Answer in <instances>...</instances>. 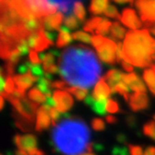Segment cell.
Instances as JSON below:
<instances>
[{"mask_svg":"<svg viewBox=\"0 0 155 155\" xmlns=\"http://www.w3.org/2000/svg\"><path fill=\"white\" fill-rule=\"evenodd\" d=\"M125 123L130 128H135L137 126V118L134 115L129 114L125 119Z\"/></svg>","mask_w":155,"mask_h":155,"instance_id":"obj_49","label":"cell"},{"mask_svg":"<svg viewBox=\"0 0 155 155\" xmlns=\"http://www.w3.org/2000/svg\"><path fill=\"white\" fill-rule=\"evenodd\" d=\"M82 155H95L94 153H90V152H87V153H84Z\"/></svg>","mask_w":155,"mask_h":155,"instance_id":"obj_59","label":"cell"},{"mask_svg":"<svg viewBox=\"0 0 155 155\" xmlns=\"http://www.w3.org/2000/svg\"><path fill=\"white\" fill-rule=\"evenodd\" d=\"M112 155H129V150L124 146H114L112 148Z\"/></svg>","mask_w":155,"mask_h":155,"instance_id":"obj_41","label":"cell"},{"mask_svg":"<svg viewBox=\"0 0 155 155\" xmlns=\"http://www.w3.org/2000/svg\"><path fill=\"white\" fill-rule=\"evenodd\" d=\"M45 30H42L38 32V38H37V42H36V47L35 50L36 51H42L45 49L49 48L50 46L53 45V42L51 41L45 35Z\"/></svg>","mask_w":155,"mask_h":155,"instance_id":"obj_21","label":"cell"},{"mask_svg":"<svg viewBox=\"0 0 155 155\" xmlns=\"http://www.w3.org/2000/svg\"><path fill=\"white\" fill-rule=\"evenodd\" d=\"M92 127L95 131H103L106 129V124L104 120L100 118H94L92 120Z\"/></svg>","mask_w":155,"mask_h":155,"instance_id":"obj_39","label":"cell"},{"mask_svg":"<svg viewBox=\"0 0 155 155\" xmlns=\"http://www.w3.org/2000/svg\"><path fill=\"white\" fill-rule=\"evenodd\" d=\"M30 71L35 77L38 78V79L39 78H42L44 75H45V73H44L42 70V68L39 64H33L32 63H31V66H30Z\"/></svg>","mask_w":155,"mask_h":155,"instance_id":"obj_40","label":"cell"},{"mask_svg":"<svg viewBox=\"0 0 155 155\" xmlns=\"http://www.w3.org/2000/svg\"><path fill=\"white\" fill-rule=\"evenodd\" d=\"M81 23L78 21V20L75 18V16H66L64 18V26H66L68 29H71V30H75L76 28L79 27Z\"/></svg>","mask_w":155,"mask_h":155,"instance_id":"obj_37","label":"cell"},{"mask_svg":"<svg viewBox=\"0 0 155 155\" xmlns=\"http://www.w3.org/2000/svg\"><path fill=\"white\" fill-rule=\"evenodd\" d=\"M27 95H28L29 99L33 100L36 104L41 103V104L44 105V104L46 103V100H47L46 96L44 95V94L38 89V88H33V89L29 90Z\"/></svg>","mask_w":155,"mask_h":155,"instance_id":"obj_25","label":"cell"},{"mask_svg":"<svg viewBox=\"0 0 155 155\" xmlns=\"http://www.w3.org/2000/svg\"><path fill=\"white\" fill-rule=\"evenodd\" d=\"M29 58H30V61H31V63L33 64H39L40 62H41L39 57H38V53L34 50H30V51H29Z\"/></svg>","mask_w":155,"mask_h":155,"instance_id":"obj_47","label":"cell"},{"mask_svg":"<svg viewBox=\"0 0 155 155\" xmlns=\"http://www.w3.org/2000/svg\"><path fill=\"white\" fill-rule=\"evenodd\" d=\"M129 106L134 112L145 110L150 106L149 97L146 93H134L130 95Z\"/></svg>","mask_w":155,"mask_h":155,"instance_id":"obj_8","label":"cell"},{"mask_svg":"<svg viewBox=\"0 0 155 155\" xmlns=\"http://www.w3.org/2000/svg\"><path fill=\"white\" fill-rule=\"evenodd\" d=\"M52 6H54L56 8L59 12H61L62 14H65V15H71L72 10L75 7V3L74 1H49Z\"/></svg>","mask_w":155,"mask_h":155,"instance_id":"obj_20","label":"cell"},{"mask_svg":"<svg viewBox=\"0 0 155 155\" xmlns=\"http://www.w3.org/2000/svg\"><path fill=\"white\" fill-rule=\"evenodd\" d=\"M123 77H124V73H121L119 69L112 68L106 73L104 80L110 87V90H111L123 81Z\"/></svg>","mask_w":155,"mask_h":155,"instance_id":"obj_17","label":"cell"},{"mask_svg":"<svg viewBox=\"0 0 155 155\" xmlns=\"http://www.w3.org/2000/svg\"><path fill=\"white\" fill-rule=\"evenodd\" d=\"M111 93L112 94H120V95H123L124 98L125 99V101H127L130 98L129 88L124 81H120L117 86H115L113 88V89H111Z\"/></svg>","mask_w":155,"mask_h":155,"instance_id":"obj_29","label":"cell"},{"mask_svg":"<svg viewBox=\"0 0 155 155\" xmlns=\"http://www.w3.org/2000/svg\"><path fill=\"white\" fill-rule=\"evenodd\" d=\"M12 116L14 118V121H15V126L18 127L19 129H21L24 132H29L33 129V124L34 121H31L29 120H27L26 118L21 116L17 111L13 109L12 111Z\"/></svg>","mask_w":155,"mask_h":155,"instance_id":"obj_18","label":"cell"},{"mask_svg":"<svg viewBox=\"0 0 155 155\" xmlns=\"http://www.w3.org/2000/svg\"><path fill=\"white\" fill-rule=\"evenodd\" d=\"M120 64H121V66H123V68L125 70V71H127V72H132L133 70H134V68H133V66L131 65V64H129L126 61H124V60H123L120 62Z\"/></svg>","mask_w":155,"mask_h":155,"instance_id":"obj_50","label":"cell"},{"mask_svg":"<svg viewBox=\"0 0 155 155\" xmlns=\"http://www.w3.org/2000/svg\"><path fill=\"white\" fill-rule=\"evenodd\" d=\"M106 120L107 121L108 124H115L117 121H118L117 118L114 117V116H112V115H107V116H106Z\"/></svg>","mask_w":155,"mask_h":155,"instance_id":"obj_51","label":"cell"},{"mask_svg":"<svg viewBox=\"0 0 155 155\" xmlns=\"http://www.w3.org/2000/svg\"><path fill=\"white\" fill-rule=\"evenodd\" d=\"M26 4L31 12L38 19L54 14L57 10V8L52 6L49 1H43V0H28L26 1Z\"/></svg>","mask_w":155,"mask_h":155,"instance_id":"obj_5","label":"cell"},{"mask_svg":"<svg viewBox=\"0 0 155 155\" xmlns=\"http://www.w3.org/2000/svg\"><path fill=\"white\" fill-rule=\"evenodd\" d=\"M93 150L94 151H101L102 150H104V146L101 145L99 143H94L93 144Z\"/></svg>","mask_w":155,"mask_h":155,"instance_id":"obj_55","label":"cell"},{"mask_svg":"<svg viewBox=\"0 0 155 155\" xmlns=\"http://www.w3.org/2000/svg\"><path fill=\"white\" fill-rule=\"evenodd\" d=\"M123 52L124 60L137 68L151 66L155 58V39L146 28L129 31L125 36Z\"/></svg>","mask_w":155,"mask_h":155,"instance_id":"obj_3","label":"cell"},{"mask_svg":"<svg viewBox=\"0 0 155 155\" xmlns=\"http://www.w3.org/2000/svg\"><path fill=\"white\" fill-rule=\"evenodd\" d=\"M111 90L109 89V86L105 81L104 78H101L96 83L91 95L95 101H106L107 100V98L109 96Z\"/></svg>","mask_w":155,"mask_h":155,"instance_id":"obj_12","label":"cell"},{"mask_svg":"<svg viewBox=\"0 0 155 155\" xmlns=\"http://www.w3.org/2000/svg\"><path fill=\"white\" fill-rule=\"evenodd\" d=\"M51 88L52 89H57L58 90H62V89H66V82L63 81H54L51 82Z\"/></svg>","mask_w":155,"mask_h":155,"instance_id":"obj_48","label":"cell"},{"mask_svg":"<svg viewBox=\"0 0 155 155\" xmlns=\"http://www.w3.org/2000/svg\"><path fill=\"white\" fill-rule=\"evenodd\" d=\"M107 38H104L102 36H98V35H95L93 37V39H92V44H93V46L96 49L98 48L99 46H101L102 44L105 42Z\"/></svg>","mask_w":155,"mask_h":155,"instance_id":"obj_45","label":"cell"},{"mask_svg":"<svg viewBox=\"0 0 155 155\" xmlns=\"http://www.w3.org/2000/svg\"><path fill=\"white\" fill-rule=\"evenodd\" d=\"M30 66H31V63H29L28 61H25V63L19 65V68H17V72L21 75H25V74L29 73Z\"/></svg>","mask_w":155,"mask_h":155,"instance_id":"obj_42","label":"cell"},{"mask_svg":"<svg viewBox=\"0 0 155 155\" xmlns=\"http://www.w3.org/2000/svg\"><path fill=\"white\" fill-rule=\"evenodd\" d=\"M105 15L109 17V18H113V19H117V20H120L121 19V15H120V13L118 12V9L115 6L113 5H107V8L105 9Z\"/></svg>","mask_w":155,"mask_h":155,"instance_id":"obj_35","label":"cell"},{"mask_svg":"<svg viewBox=\"0 0 155 155\" xmlns=\"http://www.w3.org/2000/svg\"><path fill=\"white\" fill-rule=\"evenodd\" d=\"M138 78V76L135 73H130V74H124L123 77V81L126 84V85H130L134 82Z\"/></svg>","mask_w":155,"mask_h":155,"instance_id":"obj_43","label":"cell"},{"mask_svg":"<svg viewBox=\"0 0 155 155\" xmlns=\"http://www.w3.org/2000/svg\"><path fill=\"white\" fill-rule=\"evenodd\" d=\"M55 58H56V56L52 53L51 51H50L47 53H43V52L39 53V59L43 63V68H47L51 65H53L55 62Z\"/></svg>","mask_w":155,"mask_h":155,"instance_id":"obj_27","label":"cell"},{"mask_svg":"<svg viewBox=\"0 0 155 155\" xmlns=\"http://www.w3.org/2000/svg\"><path fill=\"white\" fill-rule=\"evenodd\" d=\"M144 135L155 141V120H150L143 126Z\"/></svg>","mask_w":155,"mask_h":155,"instance_id":"obj_31","label":"cell"},{"mask_svg":"<svg viewBox=\"0 0 155 155\" xmlns=\"http://www.w3.org/2000/svg\"><path fill=\"white\" fill-rule=\"evenodd\" d=\"M53 99L56 103V109L62 114L68 113V111L74 105L72 96L66 91H54Z\"/></svg>","mask_w":155,"mask_h":155,"instance_id":"obj_7","label":"cell"},{"mask_svg":"<svg viewBox=\"0 0 155 155\" xmlns=\"http://www.w3.org/2000/svg\"><path fill=\"white\" fill-rule=\"evenodd\" d=\"M144 155H155V147L153 146H150L146 149L145 152H144Z\"/></svg>","mask_w":155,"mask_h":155,"instance_id":"obj_54","label":"cell"},{"mask_svg":"<svg viewBox=\"0 0 155 155\" xmlns=\"http://www.w3.org/2000/svg\"><path fill=\"white\" fill-rule=\"evenodd\" d=\"M120 21L125 26L132 29V31H136L137 29L142 26V21L137 16L135 9L130 8H124L123 12H121Z\"/></svg>","mask_w":155,"mask_h":155,"instance_id":"obj_9","label":"cell"},{"mask_svg":"<svg viewBox=\"0 0 155 155\" xmlns=\"http://www.w3.org/2000/svg\"><path fill=\"white\" fill-rule=\"evenodd\" d=\"M65 91L68 93H71L72 94H74L76 96V98L78 100H85L86 97L88 96V90L87 89H83V88H79V87H68L65 89Z\"/></svg>","mask_w":155,"mask_h":155,"instance_id":"obj_26","label":"cell"},{"mask_svg":"<svg viewBox=\"0 0 155 155\" xmlns=\"http://www.w3.org/2000/svg\"><path fill=\"white\" fill-rule=\"evenodd\" d=\"M107 0H94L91 2L89 12L93 13L94 15H98L105 12V9L107 8L108 5Z\"/></svg>","mask_w":155,"mask_h":155,"instance_id":"obj_22","label":"cell"},{"mask_svg":"<svg viewBox=\"0 0 155 155\" xmlns=\"http://www.w3.org/2000/svg\"><path fill=\"white\" fill-rule=\"evenodd\" d=\"M112 26V24L110 23V21L107 19H104L102 23L99 25V26L97 27V29L95 30L96 34L98 36H101V35H107L108 32L110 30Z\"/></svg>","mask_w":155,"mask_h":155,"instance_id":"obj_33","label":"cell"},{"mask_svg":"<svg viewBox=\"0 0 155 155\" xmlns=\"http://www.w3.org/2000/svg\"><path fill=\"white\" fill-rule=\"evenodd\" d=\"M13 80L15 81V84L18 89L25 92V90L29 89V88L34 84V82L38 81V79L35 77L32 73H27L25 75H14Z\"/></svg>","mask_w":155,"mask_h":155,"instance_id":"obj_13","label":"cell"},{"mask_svg":"<svg viewBox=\"0 0 155 155\" xmlns=\"http://www.w3.org/2000/svg\"><path fill=\"white\" fill-rule=\"evenodd\" d=\"M143 79L150 88V91L155 94V73L152 69H145L143 72Z\"/></svg>","mask_w":155,"mask_h":155,"instance_id":"obj_24","label":"cell"},{"mask_svg":"<svg viewBox=\"0 0 155 155\" xmlns=\"http://www.w3.org/2000/svg\"><path fill=\"white\" fill-rule=\"evenodd\" d=\"M72 41H73V38H72V35H70V30L64 25L61 26L60 34L56 41V46L58 48H62L72 43Z\"/></svg>","mask_w":155,"mask_h":155,"instance_id":"obj_19","label":"cell"},{"mask_svg":"<svg viewBox=\"0 0 155 155\" xmlns=\"http://www.w3.org/2000/svg\"><path fill=\"white\" fill-rule=\"evenodd\" d=\"M14 155H29L28 152L26 150H17L14 153Z\"/></svg>","mask_w":155,"mask_h":155,"instance_id":"obj_57","label":"cell"},{"mask_svg":"<svg viewBox=\"0 0 155 155\" xmlns=\"http://www.w3.org/2000/svg\"><path fill=\"white\" fill-rule=\"evenodd\" d=\"M107 101V100H106V101H95L94 99L92 97L91 94L88 95L84 100L85 104L87 106H89L94 113L100 115V116H105L107 113L106 112L107 111V109H106Z\"/></svg>","mask_w":155,"mask_h":155,"instance_id":"obj_15","label":"cell"},{"mask_svg":"<svg viewBox=\"0 0 155 155\" xmlns=\"http://www.w3.org/2000/svg\"><path fill=\"white\" fill-rule=\"evenodd\" d=\"M102 21L103 19L101 17H93L92 19H90L85 23V25H83V30L90 33H94V31L97 29V27Z\"/></svg>","mask_w":155,"mask_h":155,"instance_id":"obj_28","label":"cell"},{"mask_svg":"<svg viewBox=\"0 0 155 155\" xmlns=\"http://www.w3.org/2000/svg\"><path fill=\"white\" fill-rule=\"evenodd\" d=\"M144 24L155 23V0H139L135 2Z\"/></svg>","mask_w":155,"mask_h":155,"instance_id":"obj_6","label":"cell"},{"mask_svg":"<svg viewBox=\"0 0 155 155\" xmlns=\"http://www.w3.org/2000/svg\"><path fill=\"white\" fill-rule=\"evenodd\" d=\"M117 48L118 44L111 38H106L101 46L96 48L98 57L103 63L114 64L117 62Z\"/></svg>","mask_w":155,"mask_h":155,"instance_id":"obj_4","label":"cell"},{"mask_svg":"<svg viewBox=\"0 0 155 155\" xmlns=\"http://www.w3.org/2000/svg\"><path fill=\"white\" fill-rule=\"evenodd\" d=\"M153 120H155V114H154V115H153Z\"/></svg>","mask_w":155,"mask_h":155,"instance_id":"obj_60","label":"cell"},{"mask_svg":"<svg viewBox=\"0 0 155 155\" xmlns=\"http://www.w3.org/2000/svg\"><path fill=\"white\" fill-rule=\"evenodd\" d=\"M21 56V55L20 51H19L17 50V48H16L15 50L12 51V54H10V56H9V58H8V62H10V63H12V64H16L20 61Z\"/></svg>","mask_w":155,"mask_h":155,"instance_id":"obj_46","label":"cell"},{"mask_svg":"<svg viewBox=\"0 0 155 155\" xmlns=\"http://www.w3.org/2000/svg\"><path fill=\"white\" fill-rule=\"evenodd\" d=\"M126 30L120 25L119 21H114L112 24V26L110 28V38L111 39H115V40H120L123 39L125 36Z\"/></svg>","mask_w":155,"mask_h":155,"instance_id":"obj_23","label":"cell"},{"mask_svg":"<svg viewBox=\"0 0 155 155\" xmlns=\"http://www.w3.org/2000/svg\"><path fill=\"white\" fill-rule=\"evenodd\" d=\"M10 5H12L18 12V14L25 20H29L36 18L31 12V10L29 9L26 1H19V0H15V1H9Z\"/></svg>","mask_w":155,"mask_h":155,"instance_id":"obj_16","label":"cell"},{"mask_svg":"<svg viewBox=\"0 0 155 155\" xmlns=\"http://www.w3.org/2000/svg\"><path fill=\"white\" fill-rule=\"evenodd\" d=\"M117 141L120 143H126L127 142V137L124 134H118L117 136Z\"/></svg>","mask_w":155,"mask_h":155,"instance_id":"obj_52","label":"cell"},{"mask_svg":"<svg viewBox=\"0 0 155 155\" xmlns=\"http://www.w3.org/2000/svg\"><path fill=\"white\" fill-rule=\"evenodd\" d=\"M14 80L12 76H8L7 77V80H6V84H5V90L3 93H6L7 94H12L13 93V91L16 89L15 86H14Z\"/></svg>","mask_w":155,"mask_h":155,"instance_id":"obj_38","label":"cell"},{"mask_svg":"<svg viewBox=\"0 0 155 155\" xmlns=\"http://www.w3.org/2000/svg\"><path fill=\"white\" fill-rule=\"evenodd\" d=\"M0 99H1V103H0V108H1V109H3V107H4V97L1 95V96H0Z\"/></svg>","mask_w":155,"mask_h":155,"instance_id":"obj_58","label":"cell"},{"mask_svg":"<svg viewBox=\"0 0 155 155\" xmlns=\"http://www.w3.org/2000/svg\"><path fill=\"white\" fill-rule=\"evenodd\" d=\"M64 19V15L61 12H57V13H54L51 15H49L47 17H44L42 18L43 21V25L44 28H45L47 31H57L60 30V25L63 21Z\"/></svg>","mask_w":155,"mask_h":155,"instance_id":"obj_14","label":"cell"},{"mask_svg":"<svg viewBox=\"0 0 155 155\" xmlns=\"http://www.w3.org/2000/svg\"><path fill=\"white\" fill-rule=\"evenodd\" d=\"M114 2L116 4H119V5H123V4H131V5H133V4H134V2H133V1H128V0H127V1H126V0H125V1H123V0H114Z\"/></svg>","mask_w":155,"mask_h":155,"instance_id":"obj_56","label":"cell"},{"mask_svg":"<svg viewBox=\"0 0 155 155\" xmlns=\"http://www.w3.org/2000/svg\"><path fill=\"white\" fill-rule=\"evenodd\" d=\"M59 74L73 87L89 89L101 75L102 66L93 50L80 44L65 49L58 61Z\"/></svg>","mask_w":155,"mask_h":155,"instance_id":"obj_1","label":"cell"},{"mask_svg":"<svg viewBox=\"0 0 155 155\" xmlns=\"http://www.w3.org/2000/svg\"><path fill=\"white\" fill-rule=\"evenodd\" d=\"M50 107L46 104L42 105L38 107L37 113V124H36V131L41 132L45 129H48L51 125V117H50Z\"/></svg>","mask_w":155,"mask_h":155,"instance_id":"obj_10","label":"cell"},{"mask_svg":"<svg viewBox=\"0 0 155 155\" xmlns=\"http://www.w3.org/2000/svg\"><path fill=\"white\" fill-rule=\"evenodd\" d=\"M74 12L75 14L77 16V18L80 20V23H83L85 21V17H86V12H85V8L84 6L81 2L77 1L75 3V7H74Z\"/></svg>","mask_w":155,"mask_h":155,"instance_id":"obj_32","label":"cell"},{"mask_svg":"<svg viewBox=\"0 0 155 155\" xmlns=\"http://www.w3.org/2000/svg\"><path fill=\"white\" fill-rule=\"evenodd\" d=\"M106 109H107V112H109V113H118L120 110L118 102L115 99H112V98L107 99Z\"/></svg>","mask_w":155,"mask_h":155,"instance_id":"obj_36","label":"cell"},{"mask_svg":"<svg viewBox=\"0 0 155 155\" xmlns=\"http://www.w3.org/2000/svg\"><path fill=\"white\" fill-rule=\"evenodd\" d=\"M72 38L75 40H79V41H81V42L86 43V44L92 43V39H93V37H91L89 34H87V33L82 32V31L74 32L72 34Z\"/></svg>","mask_w":155,"mask_h":155,"instance_id":"obj_30","label":"cell"},{"mask_svg":"<svg viewBox=\"0 0 155 155\" xmlns=\"http://www.w3.org/2000/svg\"><path fill=\"white\" fill-rule=\"evenodd\" d=\"M15 145L19 148V150H31L37 149L38 146V139L34 135H25V136H20L16 135L13 138Z\"/></svg>","mask_w":155,"mask_h":155,"instance_id":"obj_11","label":"cell"},{"mask_svg":"<svg viewBox=\"0 0 155 155\" xmlns=\"http://www.w3.org/2000/svg\"><path fill=\"white\" fill-rule=\"evenodd\" d=\"M129 88L135 93H146V86L144 85L142 80L139 77L132 84L129 85Z\"/></svg>","mask_w":155,"mask_h":155,"instance_id":"obj_34","label":"cell"},{"mask_svg":"<svg viewBox=\"0 0 155 155\" xmlns=\"http://www.w3.org/2000/svg\"><path fill=\"white\" fill-rule=\"evenodd\" d=\"M44 32H45L46 37H47L51 41L53 42V40L55 39V37H56V34H55L54 32H51V31H44Z\"/></svg>","mask_w":155,"mask_h":155,"instance_id":"obj_53","label":"cell"},{"mask_svg":"<svg viewBox=\"0 0 155 155\" xmlns=\"http://www.w3.org/2000/svg\"><path fill=\"white\" fill-rule=\"evenodd\" d=\"M91 131L87 124L66 113L51 130V145L54 151L64 155H80L91 143Z\"/></svg>","mask_w":155,"mask_h":155,"instance_id":"obj_2","label":"cell"},{"mask_svg":"<svg viewBox=\"0 0 155 155\" xmlns=\"http://www.w3.org/2000/svg\"><path fill=\"white\" fill-rule=\"evenodd\" d=\"M128 150L130 152V155H144L143 154V149L140 146L137 145H128Z\"/></svg>","mask_w":155,"mask_h":155,"instance_id":"obj_44","label":"cell"}]
</instances>
